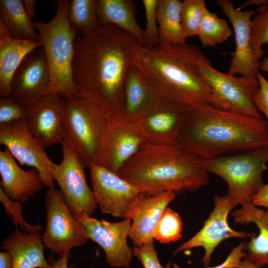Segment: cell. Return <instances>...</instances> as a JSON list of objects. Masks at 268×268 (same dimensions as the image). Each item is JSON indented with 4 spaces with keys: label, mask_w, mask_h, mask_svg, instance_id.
I'll list each match as a JSON object with an SVG mask.
<instances>
[{
    "label": "cell",
    "mask_w": 268,
    "mask_h": 268,
    "mask_svg": "<svg viewBox=\"0 0 268 268\" xmlns=\"http://www.w3.org/2000/svg\"><path fill=\"white\" fill-rule=\"evenodd\" d=\"M231 212L235 224L249 225L253 223L258 228L248 242H244V259L261 268L268 264V210L258 208L252 202L245 203Z\"/></svg>",
    "instance_id": "7402d4cb"
},
{
    "label": "cell",
    "mask_w": 268,
    "mask_h": 268,
    "mask_svg": "<svg viewBox=\"0 0 268 268\" xmlns=\"http://www.w3.org/2000/svg\"><path fill=\"white\" fill-rule=\"evenodd\" d=\"M207 172L221 178L228 187L232 207L252 202L264 185L268 162V145L203 160Z\"/></svg>",
    "instance_id": "8992f818"
},
{
    "label": "cell",
    "mask_w": 268,
    "mask_h": 268,
    "mask_svg": "<svg viewBox=\"0 0 268 268\" xmlns=\"http://www.w3.org/2000/svg\"><path fill=\"white\" fill-rule=\"evenodd\" d=\"M55 16L50 21L33 22L38 31L51 73L49 93L64 98L77 95L72 79V64L76 33L68 19L70 1L58 0Z\"/></svg>",
    "instance_id": "5b68a950"
},
{
    "label": "cell",
    "mask_w": 268,
    "mask_h": 268,
    "mask_svg": "<svg viewBox=\"0 0 268 268\" xmlns=\"http://www.w3.org/2000/svg\"><path fill=\"white\" fill-rule=\"evenodd\" d=\"M133 254L139 260L144 268H171L170 262L163 267L159 260L157 252L155 249L154 241H150L141 246L133 249Z\"/></svg>",
    "instance_id": "8d00e7d4"
},
{
    "label": "cell",
    "mask_w": 268,
    "mask_h": 268,
    "mask_svg": "<svg viewBox=\"0 0 268 268\" xmlns=\"http://www.w3.org/2000/svg\"><path fill=\"white\" fill-rule=\"evenodd\" d=\"M177 145L202 160L268 145V127L263 118L248 117L200 103Z\"/></svg>",
    "instance_id": "7a4b0ae2"
},
{
    "label": "cell",
    "mask_w": 268,
    "mask_h": 268,
    "mask_svg": "<svg viewBox=\"0 0 268 268\" xmlns=\"http://www.w3.org/2000/svg\"><path fill=\"white\" fill-rule=\"evenodd\" d=\"M92 191L102 212L126 218L139 194L134 185L118 174L91 162Z\"/></svg>",
    "instance_id": "9a60e30c"
},
{
    "label": "cell",
    "mask_w": 268,
    "mask_h": 268,
    "mask_svg": "<svg viewBox=\"0 0 268 268\" xmlns=\"http://www.w3.org/2000/svg\"><path fill=\"white\" fill-rule=\"evenodd\" d=\"M244 242L235 246L226 259L220 264L207 268H233L237 266L245 256ZM172 268H181L176 263L173 264Z\"/></svg>",
    "instance_id": "f35d334b"
},
{
    "label": "cell",
    "mask_w": 268,
    "mask_h": 268,
    "mask_svg": "<svg viewBox=\"0 0 268 268\" xmlns=\"http://www.w3.org/2000/svg\"><path fill=\"white\" fill-rule=\"evenodd\" d=\"M23 6L27 15L32 21L35 14V6L37 3L36 0H23Z\"/></svg>",
    "instance_id": "b9f144b4"
},
{
    "label": "cell",
    "mask_w": 268,
    "mask_h": 268,
    "mask_svg": "<svg viewBox=\"0 0 268 268\" xmlns=\"http://www.w3.org/2000/svg\"><path fill=\"white\" fill-rule=\"evenodd\" d=\"M233 268H260L254 263L246 259L241 261L239 264Z\"/></svg>",
    "instance_id": "f6af8a7d"
},
{
    "label": "cell",
    "mask_w": 268,
    "mask_h": 268,
    "mask_svg": "<svg viewBox=\"0 0 268 268\" xmlns=\"http://www.w3.org/2000/svg\"><path fill=\"white\" fill-rule=\"evenodd\" d=\"M183 222L179 214L167 207L153 232L154 239L163 244L176 242L182 237Z\"/></svg>",
    "instance_id": "4dcf8cb0"
},
{
    "label": "cell",
    "mask_w": 268,
    "mask_h": 268,
    "mask_svg": "<svg viewBox=\"0 0 268 268\" xmlns=\"http://www.w3.org/2000/svg\"><path fill=\"white\" fill-rule=\"evenodd\" d=\"M173 191L140 192L126 218L132 220L129 237L135 246L154 241L153 232L167 205L176 198Z\"/></svg>",
    "instance_id": "ffe728a7"
},
{
    "label": "cell",
    "mask_w": 268,
    "mask_h": 268,
    "mask_svg": "<svg viewBox=\"0 0 268 268\" xmlns=\"http://www.w3.org/2000/svg\"><path fill=\"white\" fill-rule=\"evenodd\" d=\"M231 23L235 37V50L227 73L232 75L257 78L261 60L254 54L251 46L252 17L260 7L254 10H239L229 0H215Z\"/></svg>",
    "instance_id": "e0dca14e"
},
{
    "label": "cell",
    "mask_w": 268,
    "mask_h": 268,
    "mask_svg": "<svg viewBox=\"0 0 268 268\" xmlns=\"http://www.w3.org/2000/svg\"><path fill=\"white\" fill-rule=\"evenodd\" d=\"M13 258L8 251L0 253V268H12Z\"/></svg>",
    "instance_id": "7bdbcfd3"
},
{
    "label": "cell",
    "mask_w": 268,
    "mask_h": 268,
    "mask_svg": "<svg viewBox=\"0 0 268 268\" xmlns=\"http://www.w3.org/2000/svg\"><path fill=\"white\" fill-rule=\"evenodd\" d=\"M206 9L204 0H184L182 1L181 24L187 38L197 36Z\"/></svg>",
    "instance_id": "1f68e13d"
},
{
    "label": "cell",
    "mask_w": 268,
    "mask_h": 268,
    "mask_svg": "<svg viewBox=\"0 0 268 268\" xmlns=\"http://www.w3.org/2000/svg\"><path fill=\"white\" fill-rule=\"evenodd\" d=\"M144 8L146 26L143 32V46L150 48L159 44L157 19L158 0H142Z\"/></svg>",
    "instance_id": "e575fe53"
},
{
    "label": "cell",
    "mask_w": 268,
    "mask_h": 268,
    "mask_svg": "<svg viewBox=\"0 0 268 268\" xmlns=\"http://www.w3.org/2000/svg\"><path fill=\"white\" fill-rule=\"evenodd\" d=\"M64 101L59 94L48 93L27 108L23 120L31 134L44 147L64 140L62 121Z\"/></svg>",
    "instance_id": "d6986e66"
},
{
    "label": "cell",
    "mask_w": 268,
    "mask_h": 268,
    "mask_svg": "<svg viewBox=\"0 0 268 268\" xmlns=\"http://www.w3.org/2000/svg\"><path fill=\"white\" fill-rule=\"evenodd\" d=\"M45 203L46 225L41 236L45 247L61 258L70 254L73 248L87 242L89 238L83 225L71 212L60 190L49 187Z\"/></svg>",
    "instance_id": "9c48e42d"
},
{
    "label": "cell",
    "mask_w": 268,
    "mask_h": 268,
    "mask_svg": "<svg viewBox=\"0 0 268 268\" xmlns=\"http://www.w3.org/2000/svg\"><path fill=\"white\" fill-rule=\"evenodd\" d=\"M51 73L42 47L30 52L14 73L10 83V96L27 107L49 93Z\"/></svg>",
    "instance_id": "ac0fdd59"
},
{
    "label": "cell",
    "mask_w": 268,
    "mask_h": 268,
    "mask_svg": "<svg viewBox=\"0 0 268 268\" xmlns=\"http://www.w3.org/2000/svg\"><path fill=\"white\" fill-rule=\"evenodd\" d=\"M199 72L211 94V105L229 112L262 118L254 102L259 87L257 78L240 77L220 72L201 51L195 57Z\"/></svg>",
    "instance_id": "ba28073f"
},
{
    "label": "cell",
    "mask_w": 268,
    "mask_h": 268,
    "mask_svg": "<svg viewBox=\"0 0 268 268\" xmlns=\"http://www.w3.org/2000/svg\"><path fill=\"white\" fill-rule=\"evenodd\" d=\"M63 98L62 126L64 140L89 168L96 159L109 120L78 94Z\"/></svg>",
    "instance_id": "52a82bcc"
},
{
    "label": "cell",
    "mask_w": 268,
    "mask_h": 268,
    "mask_svg": "<svg viewBox=\"0 0 268 268\" xmlns=\"http://www.w3.org/2000/svg\"><path fill=\"white\" fill-rule=\"evenodd\" d=\"M0 144L5 146L21 165L36 169L44 186H55L54 172L56 164L31 134L23 120L0 125Z\"/></svg>",
    "instance_id": "8fae6325"
},
{
    "label": "cell",
    "mask_w": 268,
    "mask_h": 268,
    "mask_svg": "<svg viewBox=\"0 0 268 268\" xmlns=\"http://www.w3.org/2000/svg\"><path fill=\"white\" fill-rule=\"evenodd\" d=\"M61 144L62 160L56 165L54 179L74 215L85 213L91 216L98 205L87 183L85 174L87 168L66 141L64 140Z\"/></svg>",
    "instance_id": "30bf717a"
},
{
    "label": "cell",
    "mask_w": 268,
    "mask_h": 268,
    "mask_svg": "<svg viewBox=\"0 0 268 268\" xmlns=\"http://www.w3.org/2000/svg\"><path fill=\"white\" fill-rule=\"evenodd\" d=\"M0 187L5 195L22 203L28 202L44 186L38 171L22 169L6 148L0 150Z\"/></svg>",
    "instance_id": "44dd1931"
},
{
    "label": "cell",
    "mask_w": 268,
    "mask_h": 268,
    "mask_svg": "<svg viewBox=\"0 0 268 268\" xmlns=\"http://www.w3.org/2000/svg\"><path fill=\"white\" fill-rule=\"evenodd\" d=\"M192 111L189 105L161 100L136 124L146 142L177 145Z\"/></svg>",
    "instance_id": "2e32d148"
},
{
    "label": "cell",
    "mask_w": 268,
    "mask_h": 268,
    "mask_svg": "<svg viewBox=\"0 0 268 268\" xmlns=\"http://www.w3.org/2000/svg\"><path fill=\"white\" fill-rule=\"evenodd\" d=\"M70 257V253L64 257L59 258L57 260L52 257L48 259L49 268H67L68 261Z\"/></svg>",
    "instance_id": "60d3db41"
},
{
    "label": "cell",
    "mask_w": 268,
    "mask_h": 268,
    "mask_svg": "<svg viewBox=\"0 0 268 268\" xmlns=\"http://www.w3.org/2000/svg\"><path fill=\"white\" fill-rule=\"evenodd\" d=\"M42 47L41 42L13 38L0 20V96H10L12 77L24 58Z\"/></svg>",
    "instance_id": "603a6c76"
},
{
    "label": "cell",
    "mask_w": 268,
    "mask_h": 268,
    "mask_svg": "<svg viewBox=\"0 0 268 268\" xmlns=\"http://www.w3.org/2000/svg\"><path fill=\"white\" fill-rule=\"evenodd\" d=\"M204 161L177 145L144 143L118 175L141 192H192L206 185Z\"/></svg>",
    "instance_id": "277c9868"
},
{
    "label": "cell",
    "mask_w": 268,
    "mask_h": 268,
    "mask_svg": "<svg viewBox=\"0 0 268 268\" xmlns=\"http://www.w3.org/2000/svg\"><path fill=\"white\" fill-rule=\"evenodd\" d=\"M232 34L228 23L207 8L204 12L197 36L203 47H214L227 41Z\"/></svg>",
    "instance_id": "f546056e"
},
{
    "label": "cell",
    "mask_w": 268,
    "mask_h": 268,
    "mask_svg": "<svg viewBox=\"0 0 268 268\" xmlns=\"http://www.w3.org/2000/svg\"><path fill=\"white\" fill-rule=\"evenodd\" d=\"M194 45H138L132 60L142 78L162 100L193 106L211 105V94L195 62Z\"/></svg>",
    "instance_id": "3957f363"
},
{
    "label": "cell",
    "mask_w": 268,
    "mask_h": 268,
    "mask_svg": "<svg viewBox=\"0 0 268 268\" xmlns=\"http://www.w3.org/2000/svg\"><path fill=\"white\" fill-rule=\"evenodd\" d=\"M260 70L264 71L268 74V51L261 61Z\"/></svg>",
    "instance_id": "bcb514c9"
},
{
    "label": "cell",
    "mask_w": 268,
    "mask_h": 268,
    "mask_svg": "<svg viewBox=\"0 0 268 268\" xmlns=\"http://www.w3.org/2000/svg\"><path fill=\"white\" fill-rule=\"evenodd\" d=\"M145 142L136 123L122 118L109 120L94 162L118 174Z\"/></svg>",
    "instance_id": "7c38bea8"
},
{
    "label": "cell",
    "mask_w": 268,
    "mask_h": 268,
    "mask_svg": "<svg viewBox=\"0 0 268 268\" xmlns=\"http://www.w3.org/2000/svg\"><path fill=\"white\" fill-rule=\"evenodd\" d=\"M0 20L16 39L41 42L21 0H0Z\"/></svg>",
    "instance_id": "83f0119b"
},
{
    "label": "cell",
    "mask_w": 268,
    "mask_h": 268,
    "mask_svg": "<svg viewBox=\"0 0 268 268\" xmlns=\"http://www.w3.org/2000/svg\"><path fill=\"white\" fill-rule=\"evenodd\" d=\"M161 100L132 66L124 84L122 119L136 123L150 113Z\"/></svg>",
    "instance_id": "cb8c5ba5"
},
{
    "label": "cell",
    "mask_w": 268,
    "mask_h": 268,
    "mask_svg": "<svg viewBox=\"0 0 268 268\" xmlns=\"http://www.w3.org/2000/svg\"><path fill=\"white\" fill-rule=\"evenodd\" d=\"M268 4V0H248L244 2L237 9L239 10L251 5H255L258 7Z\"/></svg>",
    "instance_id": "ee69618b"
},
{
    "label": "cell",
    "mask_w": 268,
    "mask_h": 268,
    "mask_svg": "<svg viewBox=\"0 0 268 268\" xmlns=\"http://www.w3.org/2000/svg\"><path fill=\"white\" fill-rule=\"evenodd\" d=\"M26 113V107L12 96L0 97V125L13 121L23 120Z\"/></svg>",
    "instance_id": "d590c367"
},
{
    "label": "cell",
    "mask_w": 268,
    "mask_h": 268,
    "mask_svg": "<svg viewBox=\"0 0 268 268\" xmlns=\"http://www.w3.org/2000/svg\"><path fill=\"white\" fill-rule=\"evenodd\" d=\"M227 195H215L214 207L201 229L189 240L181 244L174 255L197 247H202L204 254L201 262L205 268L209 267L212 255L223 240L229 238H251L254 233L236 231L229 226L228 216L233 209Z\"/></svg>",
    "instance_id": "5bb4252c"
},
{
    "label": "cell",
    "mask_w": 268,
    "mask_h": 268,
    "mask_svg": "<svg viewBox=\"0 0 268 268\" xmlns=\"http://www.w3.org/2000/svg\"><path fill=\"white\" fill-rule=\"evenodd\" d=\"M267 44H268V4L260 7L252 19L251 48L260 60L265 53L263 46Z\"/></svg>",
    "instance_id": "d6a6232c"
},
{
    "label": "cell",
    "mask_w": 268,
    "mask_h": 268,
    "mask_svg": "<svg viewBox=\"0 0 268 268\" xmlns=\"http://www.w3.org/2000/svg\"><path fill=\"white\" fill-rule=\"evenodd\" d=\"M136 5L132 0H98L97 14L101 26L112 25L134 37L143 46V30L138 24Z\"/></svg>",
    "instance_id": "484cf974"
},
{
    "label": "cell",
    "mask_w": 268,
    "mask_h": 268,
    "mask_svg": "<svg viewBox=\"0 0 268 268\" xmlns=\"http://www.w3.org/2000/svg\"><path fill=\"white\" fill-rule=\"evenodd\" d=\"M259 87L254 97V102L259 112L266 117L268 127V80L260 72L257 75Z\"/></svg>",
    "instance_id": "74e56055"
},
{
    "label": "cell",
    "mask_w": 268,
    "mask_h": 268,
    "mask_svg": "<svg viewBox=\"0 0 268 268\" xmlns=\"http://www.w3.org/2000/svg\"><path fill=\"white\" fill-rule=\"evenodd\" d=\"M98 0H72L68 9L71 27L78 35L90 34L99 29Z\"/></svg>",
    "instance_id": "f1b7e54d"
},
{
    "label": "cell",
    "mask_w": 268,
    "mask_h": 268,
    "mask_svg": "<svg viewBox=\"0 0 268 268\" xmlns=\"http://www.w3.org/2000/svg\"><path fill=\"white\" fill-rule=\"evenodd\" d=\"M0 201L3 205L6 214L8 217L11 216V221L15 228L20 227L22 231L27 233L40 234L43 227L39 223L35 225L28 224L23 216L22 203L9 198L0 187Z\"/></svg>",
    "instance_id": "836d02e7"
},
{
    "label": "cell",
    "mask_w": 268,
    "mask_h": 268,
    "mask_svg": "<svg viewBox=\"0 0 268 268\" xmlns=\"http://www.w3.org/2000/svg\"><path fill=\"white\" fill-rule=\"evenodd\" d=\"M40 234L27 233L16 228L2 242L0 248L13 258L12 268H49Z\"/></svg>",
    "instance_id": "d4e9b609"
},
{
    "label": "cell",
    "mask_w": 268,
    "mask_h": 268,
    "mask_svg": "<svg viewBox=\"0 0 268 268\" xmlns=\"http://www.w3.org/2000/svg\"><path fill=\"white\" fill-rule=\"evenodd\" d=\"M74 216L83 225L89 239L102 248L110 266L130 268L133 255V249L127 242L131 219L111 222L104 219L98 220L85 213Z\"/></svg>",
    "instance_id": "4fadbf2b"
},
{
    "label": "cell",
    "mask_w": 268,
    "mask_h": 268,
    "mask_svg": "<svg viewBox=\"0 0 268 268\" xmlns=\"http://www.w3.org/2000/svg\"><path fill=\"white\" fill-rule=\"evenodd\" d=\"M252 203L257 207H264L268 210V183L264 184L254 196Z\"/></svg>",
    "instance_id": "ab89813d"
},
{
    "label": "cell",
    "mask_w": 268,
    "mask_h": 268,
    "mask_svg": "<svg viewBox=\"0 0 268 268\" xmlns=\"http://www.w3.org/2000/svg\"><path fill=\"white\" fill-rule=\"evenodd\" d=\"M181 7L182 1L179 0H158L157 19L159 44L187 43V38L181 24Z\"/></svg>",
    "instance_id": "4316f807"
},
{
    "label": "cell",
    "mask_w": 268,
    "mask_h": 268,
    "mask_svg": "<svg viewBox=\"0 0 268 268\" xmlns=\"http://www.w3.org/2000/svg\"><path fill=\"white\" fill-rule=\"evenodd\" d=\"M139 44L132 35L112 25L75 37L72 64L75 91L108 120L122 118L125 82Z\"/></svg>",
    "instance_id": "6da1fadb"
}]
</instances>
